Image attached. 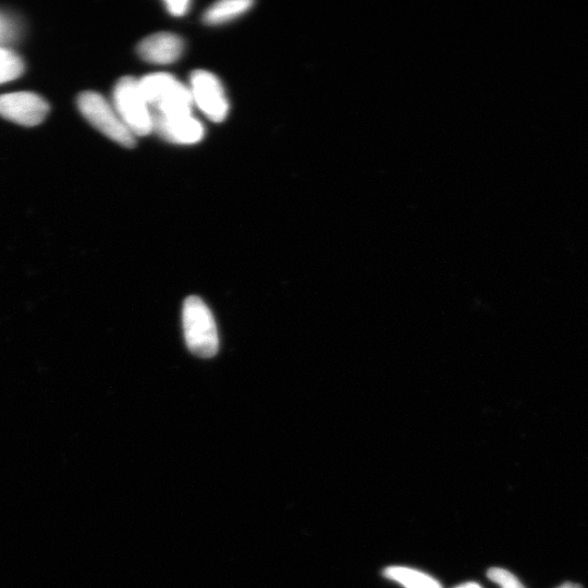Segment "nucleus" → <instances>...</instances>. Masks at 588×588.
<instances>
[{"instance_id": "1", "label": "nucleus", "mask_w": 588, "mask_h": 588, "mask_svg": "<svg viewBox=\"0 0 588 588\" xmlns=\"http://www.w3.org/2000/svg\"><path fill=\"white\" fill-rule=\"evenodd\" d=\"M139 85L152 115H192L194 103L190 89L168 73L145 76L139 80Z\"/></svg>"}, {"instance_id": "2", "label": "nucleus", "mask_w": 588, "mask_h": 588, "mask_svg": "<svg viewBox=\"0 0 588 588\" xmlns=\"http://www.w3.org/2000/svg\"><path fill=\"white\" fill-rule=\"evenodd\" d=\"M182 323L189 350L196 357L213 358L219 348L218 332L214 316L201 298L191 296L186 299Z\"/></svg>"}, {"instance_id": "3", "label": "nucleus", "mask_w": 588, "mask_h": 588, "mask_svg": "<svg viewBox=\"0 0 588 588\" xmlns=\"http://www.w3.org/2000/svg\"><path fill=\"white\" fill-rule=\"evenodd\" d=\"M78 106L90 124L110 140L126 147H133L136 144V136L122 121L114 105L110 104L101 94L82 93L79 96Z\"/></svg>"}, {"instance_id": "4", "label": "nucleus", "mask_w": 588, "mask_h": 588, "mask_svg": "<svg viewBox=\"0 0 588 588\" xmlns=\"http://www.w3.org/2000/svg\"><path fill=\"white\" fill-rule=\"evenodd\" d=\"M114 107L134 136L145 137L153 132L151 109L136 78L125 77L118 81L114 91Z\"/></svg>"}, {"instance_id": "5", "label": "nucleus", "mask_w": 588, "mask_h": 588, "mask_svg": "<svg viewBox=\"0 0 588 588\" xmlns=\"http://www.w3.org/2000/svg\"><path fill=\"white\" fill-rule=\"evenodd\" d=\"M193 103L198 105L208 119L222 122L229 112V103L219 79L213 73L196 70L191 75L190 88Z\"/></svg>"}, {"instance_id": "6", "label": "nucleus", "mask_w": 588, "mask_h": 588, "mask_svg": "<svg viewBox=\"0 0 588 588\" xmlns=\"http://www.w3.org/2000/svg\"><path fill=\"white\" fill-rule=\"evenodd\" d=\"M49 113L47 102L38 94L16 92L0 95V116L24 127H35Z\"/></svg>"}, {"instance_id": "7", "label": "nucleus", "mask_w": 588, "mask_h": 588, "mask_svg": "<svg viewBox=\"0 0 588 588\" xmlns=\"http://www.w3.org/2000/svg\"><path fill=\"white\" fill-rule=\"evenodd\" d=\"M153 131L169 142L176 144H195L204 137V127L192 115L158 116L152 115Z\"/></svg>"}, {"instance_id": "8", "label": "nucleus", "mask_w": 588, "mask_h": 588, "mask_svg": "<svg viewBox=\"0 0 588 588\" xmlns=\"http://www.w3.org/2000/svg\"><path fill=\"white\" fill-rule=\"evenodd\" d=\"M185 44L173 33H156L147 36L138 46V53L147 63L157 65L173 64L182 53Z\"/></svg>"}, {"instance_id": "9", "label": "nucleus", "mask_w": 588, "mask_h": 588, "mask_svg": "<svg viewBox=\"0 0 588 588\" xmlns=\"http://www.w3.org/2000/svg\"><path fill=\"white\" fill-rule=\"evenodd\" d=\"M254 5L250 0H229L216 3L205 11L203 20L207 24H223L244 14Z\"/></svg>"}, {"instance_id": "10", "label": "nucleus", "mask_w": 588, "mask_h": 588, "mask_svg": "<svg viewBox=\"0 0 588 588\" xmlns=\"http://www.w3.org/2000/svg\"><path fill=\"white\" fill-rule=\"evenodd\" d=\"M384 575L387 579L399 583L404 588H443L430 575L414 569L389 567L385 570Z\"/></svg>"}, {"instance_id": "11", "label": "nucleus", "mask_w": 588, "mask_h": 588, "mask_svg": "<svg viewBox=\"0 0 588 588\" xmlns=\"http://www.w3.org/2000/svg\"><path fill=\"white\" fill-rule=\"evenodd\" d=\"M23 71L22 59L10 49L0 47V84L19 78Z\"/></svg>"}, {"instance_id": "12", "label": "nucleus", "mask_w": 588, "mask_h": 588, "mask_svg": "<svg viewBox=\"0 0 588 588\" xmlns=\"http://www.w3.org/2000/svg\"><path fill=\"white\" fill-rule=\"evenodd\" d=\"M488 579L501 588H526L523 583L508 570L492 568L488 571Z\"/></svg>"}, {"instance_id": "13", "label": "nucleus", "mask_w": 588, "mask_h": 588, "mask_svg": "<svg viewBox=\"0 0 588 588\" xmlns=\"http://www.w3.org/2000/svg\"><path fill=\"white\" fill-rule=\"evenodd\" d=\"M165 6L171 16L182 17L189 11L191 3L189 0H168Z\"/></svg>"}, {"instance_id": "14", "label": "nucleus", "mask_w": 588, "mask_h": 588, "mask_svg": "<svg viewBox=\"0 0 588 588\" xmlns=\"http://www.w3.org/2000/svg\"><path fill=\"white\" fill-rule=\"evenodd\" d=\"M558 588H583L580 584H574L571 582L563 583Z\"/></svg>"}, {"instance_id": "15", "label": "nucleus", "mask_w": 588, "mask_h": 588, "mask_svg": "<svg viewBox=\"0 0 588 588\" xmlns=\"http://www.w3.org/2000/svg\"><path fill=\"white\" fill-rule=\"evenodd\" d=\"M456 588H482V587L476 583H467V584L460 585Z\"/></svg>"}]
</instances>
